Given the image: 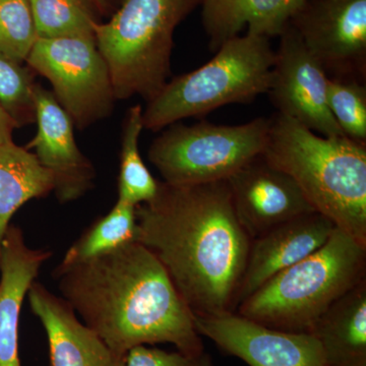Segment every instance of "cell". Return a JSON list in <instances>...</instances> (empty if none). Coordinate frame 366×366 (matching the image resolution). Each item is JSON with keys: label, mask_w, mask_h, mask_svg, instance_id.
Wrapping results in <instances>:
<instances>
[{"label": "cell", "mask_w": 366, "mask_h": 366, "mask_svg": "<svg viewBox=\"0 0 366 366\" xmlns=\"http://www.w3.org/2000/svg\"><path fill=\"white\" fill-rule=\"evenodd\" d=\"M136 215L134 240L157 257L192 315L233 312L252 238L236 217L227 182H159Z\"/></svg>", "instance_id": "1"}, {"label": "cell", "mask_w": 366, "mask_h": 366, "mask_svg": "<svg viewBox=\"0 0 366 366\" xmlns=\"http://www.w3.org/2000/svg\"><path fill=\"white\" fill-rule=\"evenodd\" d=\"M60 297L117 354L169 343L187 355L204 351L194 317L157 257L131 242L54 271Z\"/></svg>", "instance_id": "2"}, {"label": "cell", "mask_w": 366, "mask_h": 366, "mask_svg": "<svg viewBox=\"0 0 366 366\" xmlns=\"http://www.w3.org/2000/svg\"><path fill=\"white\" fill-rule=\"evenodd\" d=\"M262 156L292 178L315 212L366 244V144L326 137L277 112Z\"/></svg>", "instance_id": "3"}, {"label": "cell", "mask_w": 366, "mask_h": 366, "mask_svg": "<svg viewBox=\"0 0 366 366\" xmlns=\"http://www.w3.org/2000/svg\"><path fill=\"white\" fill-rule=\"evenodd\" d=\"M365 279L366 244L336 227L320 249L269 279L234 312L272 329L312 333L327 308Z\"/></svg>", "instance_id": "4"}, {"label": "cell", "mask_w": 366, "mask_h": 366, "mask_svg": "<svg viewBox=\"0 0 366 366\" xmlns=\"http://www.w3.org/2000/svg\"><path fill=\"white\" fill-rule=\"evenodd\" d=\"M203 66L167 81L147 102L144 129L159 132L229 104H249L271 86L274 51L269 38L247 33L224 43Z\"/></svg>", "instance_id": "5"}, {"label": "cell", "mask_w": 366, "mask_h": 366, "mask_svg": "<svg viewBox=\"0 0 366 366\" xmlns=\"http://www.w3.org/2000/svg\"><path fill=\"white\" fill-rule=\"evenodd\" d=\"M202 1L122 0L108 23L97 24L96 44L117 100L157 95L170 76L175 29Z\"/></svg>", "instance_id": "6"}, {"label": "cell", "mask_w": 366, "mask_h": 366, "mask_svg": "<svg viewBox=\"0 0 366 366\" xmlns=\"http://www.w3.org/2000/svg\"><path fill=\"white\" fill-rule=\"evenodd\" d=\"M269 124L264 117L239 125L177 122L154 139L149 160L168 184L223 182L261 155Z\"/></svg>", "instance_id": "7"}, {"label": "cell", "mask_w": 366, "mask_h": 366, "mask_svg": "<svg viewBox=\"0 0 366 366\" xmlns=\"http://www.w3.org/2000/svg\"><path fill=\"white\" fill-rule=\"evenodd\" d=\"M26 61L50 81L81 131L112 114L117 100L112 76L93 38H39Z\"/></svg>", "instance_id": "8"}, {"label": "cell", "mask_w": 366, "mask_h": 366, "mask_svg": "<svg viewBox=\"0 0 366 366\" xmlns=\"http://www.w3.org/2000/svg\"><path fill=\"white\" fill-rule=\"evenodd\" d=\"M290 25L329 78L365 79L366 0H307Z\"/></svg>", "instance_id": "9"}, {"label": "cell", "mask_w": 366, "mask_h": 366, "mask_svg": "<svg viewBox=\"0 0 366 366\" xmlns=\"http://www.w3.org/2000/svg\"><path fill=\"white\" fill-rule=\"evenodd\" d=\"M280 37L268 92L278 113L320 136L346 137L327 106L329 76L324 67L290 24Z\"/></svg>", "instance_id": "10"}, {"label": "cell", "mask_w": 366, "mask_h": 366, "mask_svg": "<svg viewBox=\"0 0 366 366\" xmlns=\"http://www.w3.org/2000/svg\"><path fill=\"white\" fill-rule=\"evenodd\" d=\"M194 324L202 337L249 366H326L310 333L272 329L232 312L197 315Z\"/></svg>", "instance_id": "11"}, {"label": "cell", "mask_w": 366, "mask_h": 366, "mask_svg": "<svg viewBox=\"0 0 366 366\" xmlns=\"http://www.w3.org/2000/svg\"><path fill=\"white\" fill-rule=\"evenodd\" d=\"M226 182L236 217L252 239L296 217L315 212L297 183L262 154Z\"/></svg>", "instance_id": "12"}, {"label": "cell", "mask_w": 366, "mask_h": 366, "mask_svg": "<svg viewBox=\"0 0 366 366\" xmlns=\"http://www.w3.org/2000/svg\"><path fill=\"white\" fill-rule=\"evenodd\" d=\"M34 99L38 131L26 148L34 149L41 165L52 173L60 203L76 201L94 187L95 168L79 150L74 122L54 94L36 85Z\"/></svg>", "instance_id": "13"}, {"label": "cell", "mask_w": 366, "mask_h": 366, "mask_svg": "<svg viewBox=\"0 0 366 366\" xmlns=\"http://www.w3.org/2000/svg\"><path fill=\"white\" fill-rule=\"evenodd\" d=\"M335 228L333 221L312 212L282 223L252 239L233 312L269 279L320 249Z\"/></svg>", "instance_id": "14"}, {"label": "cell", "mask_w": 366, "mask_h": 366, "mask_svg": "<svg viewBox=\"0 0 366 366\" xmlns=\"http://www.w3.org/2000/svg\"><path fill=\"white\" fill-rule=\"evenodd\" d=\"M26 295L31 310L44 327L50 365L125 366V357L113 352L64 298L36 281Z\"/></svg>", "instance_id": "15"}, {"label": "cell", "mask_w": 366, "mask_h": 366, "mask_svg": "<svg viewBox=\"0 0 366 366\" xmlns=\"http://www.w3.org/2000/svg\"><path fill=\"white\" fill-rule=\"evenodd\" d=\"M52 252L29 247L23 231L7 229L0 249V366H21L19 329L24 300Z\"/></svg>", "instance_id": "16"}, {"label": "cell", "mask_w": 366, "mask_h": 366, "mask_svg": "<svg viewBox=\"0 0 366 366\" xmlns=\"http://www.w3.org/2000/svg\"><path fill=\"white\" fill-rule=\"evenodd\" d=\"M307 0H203V24L209 47L219 48L239 36L245 26L249 32L269 38L280 36Z\"/></svg>", "instance_id": "17"}, {"label": "cell", "mask_w": 366, "mask_h": 366, "mask_svg": "<svg viewBox=\"0 0 366 366\" xmlns=\"http://www.w3.org/2000/svg\"><path fill=\"white\" fill-rule=\"evenodd\" d=\"M310 334L326 366H366V279L335 301Z\"/></svg>", "instance_id": "18"}, {"label": "cell", "mask_w": 366, "mask_h": 366, "mask_svg": "<svg viewBox=\"0 0 366 366\" xmlns=\"http://www.w3.org/2000/svg\"><path fill=\"white\" fill-rule=\"evenodd\" d=\"M54 177L24 147L0 144V249L14 214L29 201L54 190Z\"/></svg>", "instance_id": "19"}, {"label": "cell", "mask_w": 366, "mask_h": 366, "mask_svg": "<svg viewBox=\"0 0 366 366\" xmlns=\"http://www.w3.org/2000/svg\"><path fill=\"white\" fill-rule=\"evenodd\" d=\"M136 233V206L117 199L109 213L98 219L67 249L59 266H71L112 252L134 242Z\"/></svg>", "instance_id": "20"}, {"label": "cell", "mask_w": 366, "mask_h": 366, "mask_svg": "<svg viewBox=\"0 0 366 366\" xmlns=\"http://www.w3.org/2000/svg\"><path fill=\"white\" fill-rule=\"evenodd\" d=\"M143 108H129L124 120L118 177V201L132 206L148 203L158 192L159 182L147 168L139 150V139L144 129Z\"/></svg>", "instance_id": "21"}, {"label": "cell", "mask_w": 366, "mask_h": 366, "mask_svg": "<svg viewBox=\"0 0 366 366\" xmlns=\"http://www.w3.org/2000/svg\"><path fill=\"white\" fill-rule=\"evenodd\" d=\"M30 6L38 37L95 39L98 21L86 0H30Z\"/></svg>", "instance_id": "22"}, {"label": "cell", "mask_w": 366, "mask_h": 366, "mask_svg": "<svg viewBox=\"0 0 366 366\" xmlns=\"http://www.w3.org/2000/svg\"><path fill=\"white\" fill-rule=\"evenodd\" d=\"M327 106L349 139L366 144V86L360 79L329 78Z\"/></svg>", "instance_id": "23"}, {"label": "cell", "mask_w": 366, "mask_h": 366, "mask_svg": "<svg viewBox=\"0 0 366 366\" xmlns=\"http://www.w3.org/2000/svg\"><path fill=\"white\" fill-rule=\"evenodd\" d=\"M38 39L30 0H0V53L21 64Z\"/></svg>", "instance_id": "24"}, {"label": "cell", "mask_w": 366, "mask_h": 366, "mask_svg": "<svg viewBox=\"0 0 366 366\" xmlns=\"http://www.w3.org/2000/svg\"><path fill=\"white\" fill-rule=\"evenodd\" d=\"M35 86L25 67L0 53V104L19 127L36 122Z\"/></svg>", "instance_id": "25"}, {"label": "cell", "mask_w": 366, "mask_h": 366, "mask_svg": "<svg viewBox=\"0 0 366 366\" xmlns=\"http://www.w3.org/2000/svg\"><path fill=\"white\" fill-rule=\"evenodd\" d=\"M125 366H214L211 355L204 351L199 355L167 352L146 345L134 347L127 354Z\"/></svg>", "instance_id": "26"}, {"label": "cell", "mask_w": 366, "mask_h": 366, "mask_svg": "<svg viewBox=\"0 0 366 366\" xmlns=\"http://www.w3.org/2000/svg\"><path fill=\"white\" fill-rule=\"evenodd\" d=\"M19 124L0 104V144L13 142V132Z\"/></svg>", "instance_id": "27"}, {"label": "cell", "mask_w": 366, "mask_h": 366, "mask_svg": "<svg viewBox=\"0 0 366 366\" xmlns=\"http://www.w3.org/2000/svg\"><path fill=\"white\" fill-rule=\"evenodd\" d=\"M90 4L96 6L98 11L102 13H112L114 7L117 6V1L119 0H86Z\"/></svg>", "instance_id": "28"}]
</instances>
